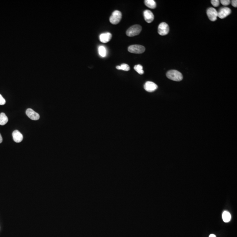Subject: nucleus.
Listing matches in <instances>:
<instances>
[{"label":"nucleus","instance_id":"21","mask_svg":"<svg viewBox=\"0 0 237 237\" xmlns=\"http://www.w3.org/2000/svg\"><path fill=\"white\" fill-rule=\"evenodd\" d=\"M6 103L5 99L0 94V105H4Z\"/></svg>","mask_w":237,"mask_h":237},{"label":"nucleus","instance_id":"3","mask_svg":"<svg viewBox=\"0 0 237 237\" xmlns=\"http://www.w3.org/2000/svg\"><path fill=\"white\" fill-rule=\"evenodd\" d=\"M122 13L120 11L115 10L113 12L109 18L110 22L113 24L116 25L119 24L122 18Z\"/></svg>","mask_w":237,"mask_h":237},{"label":"nucleus","instance_id":"14","mask_svg":"<svg viewBox=\"0 0 237 237\" xmlns=\"http://www.w3.org/2000/svg\"><path fill=\"white\" fill-rule=\"evenodd\" d=\"M145 4L147 7L151 9H155L156 7V4L154 0H145Z\"/></svg>","mask_w":237,"mask_h":237},{"label":"nucleus","instance_id":"7","mask_svg":"<svg viewBox=\"0 0 237 237\" xmlns=\"http://www.w3.org/2000/svg\"><path fill=\"white\" fill-rule=\"evenodd\" d=\"M206 14L210 21H215L218 17L217 11L214 8H210L207 9Z\"/></svg>","mask_w":237,"mask_h":237},{"label":"nucleus","instance_id":"8","mask_svg":"<svg viewBox=\"0 0 237 237\" xmlns=\"http://www.w3.org/2000/svg\"><path fill=\"white\" fill-rule=\"evenodd\" d=\"M145 89L149 92H152L158 88V86L152 82L147 81L144 85Z\"/></svg>","mask_w":237,"mask_h":237},{"label":"nucleus","instance_id":"1","mask_svg":"<svg viewBox=\"0 0 237 237\" xmlns=\"http://www.w3.org/2000/svg\"><path fill=\"white\" fill-rule=\"evenodd\" d=\"M166 77L168 79L175 81H180L183 78L182 73L176 70H170L167 72Z\"/></svg>","mask_w":237,"mask_h":237},{"label":"nucleus","instance_id":"10","mask_svg":"<svg viewBox=\"0 0 237 237\" xmlns=\"http://www.w3.org/2000/svg\"><path fill=\"white\" fill-rule=\"evenodd\" d=\"M143 14L145 20L147 22L150 24L154 20V16L151 11L146 10L143 12Z\"/></svg>","mask_w":237,"mask_h":237},{"label":"nucleus","instance_id":"9","mask_svg":"<svg viewBox=\"0 0 237 237\" xmlns=\"http://www.w3.org/2000/svg\"><path fill=\"white\" fill-rule=\"evenodd\" d=\"M26 114L29 118L33 120H38L40 119L39 114L35 112L32 109H27L26 111Z\"/></svg>","mask_w":237,"mask_h":237},{"label":"nucleus","instance_id":"2","mask_svg":"<svg viewBox=\"0 0 237 237\" xmlns=\"http://www.w3.org/2000/svg\"><path fill=\"white\" fill-rule=\"evenodd\" d=\"M142 30V27L139 25H135L130 27L126 32V34L130 37L139 35Z\"/></svg>","mask_w":237,"mask_h":237},{"label":"nucleus","instance_id":"17","mask_svg":"<svg viewBox=\"0 0 237 237\" xmlns=\"http://www.w3.org/2000/svg\"><path fill=\"white\" fill-rule=\"evenodd\" d=\"M116 69H119V70H123L125 71H128L130 70V66L126 64H123L120 66H118L116 67Z\"/></svg>","mask_w":237,"mask_h":237},{"label":"nucleus","instance_id":"23","mask_svg":"<svg viewBox=\"0 0 237 237\" xmlns=\"http://www.w3.org/2000/svg\"><path fill=\"white\" fill-rule=\"evenodd\" d=\"M3 141V139L2 137V136H1V133H0V144L2 143Z\"/></svg>","mask_w":237,"mask_h":237},{"label":"nucleus","instance_id":"24","mask_svg":"<svg viewBox=\"0 0 237 237\" xmlns=\"http://www.w3.org/2000/svg\"><path fill=\"white\" fill-rule=\"evenodd\" d=\"M209 237H216V236L215 235H214V234H211V235L209 236Z\"/></svg>","mask_w":237,"mask_h":237},{"label":"nucleus","instance_id":"22","mask_svg":"<svg viewBox=\"0 0 237 237\" xmlns=\"http://www.w3.org/2000/svg\"><path fill=\"white\" fill-rule=\"evenodd\" d=\"M231 4L235 8L237 7V0H233L231 1Z\"/></svg>","mask_w":237,"mask_h":237},{"label":"nucleus","instance_id":"16","mask_svg":"<svg viewBox=\"0 0 237 237\" xmlns=\"http://www.w3.org/2000/svg\"><path fill=\"white\" fill-rule=\"evenodd\" d=\"M99 53L101 57H105L107 53V51L105 47L103 46H100L99 47Z\"/></svg>","mask_w":237,"mask_h":237},{"label":"nucleus","instance_id":"19","mask_svg":"<svg viewBox=\"0 0 237 237\" xmlns=\"http://www.w3.org/2000/svg\"><path fill=\"white\" fill-rule=\"evenodd\" d=\"M211 2L212 5L215 7L219 6L220 5V1L218 0H212Z\"/></svg>","mask_w":237,"mask_h":237},{"label":"nucleus","instance_id":"20","mask_svg":"<svg viewBox=\"0 0 237 237\" xmlns=\"http://www.w3.org/2000/svg\"><path fill=\"white\" fill-rule=\"evenodd\" d=\"M220 2L224 6H227L231 3V1L229 0H221Z\"/></svg>","mask_w":237,"mask_h":237},{"label":"nucleus","instance_id":"13","mask_svg":"<svg viewBox=\"0 0 237 237\" xmlns=\"http://www.w3.org/2000/svg\"><path fill=\"white\" fill-rule=\"evenodd\" d=\"M231 214L229 212L224 211L222 214V219L224 222L227 223L231 220Z\"/></svg>","mask_w":237,"mask_h":237},{"label":"nucleus","instance_id":"6","mask_svg":"<svg viewBox=\"0 0 237 237\" xmlns=\"http://www.w3.org/2000/svg\"><path fill=\"white\" fill-rule=\"evenodd\" d=\"M218 17L221 19H223L231 14V10L230 8L227 7H223L220 8L219 11L217 12Z\"/></svg>","mask_w":237,"mask_h":237},{"label":"nucleus","instance_id":"5","mask_svg":"<svg viewBox=\"0 0 237 237\" xmlns=\"http://www.w3.org/2000/svg\"><path fill=\"white\" fill-rule=\"evenodd\" d=\"M170 31L169 25L166 22H162L158 26V32L159 35L165 36L167 35Z\"/></svg>","mask_w":237,"mask_h":237},{"label":"nucleus","instance_id":"4","mask_svg":"<svg viewBox=\"0 0 237 237\" xmlns=\"http://www.w3.org/2000/svg\"><path fill=\"white\" fill-rule=\"evenodd\" d=\"M128 50L129 52L131 53L140 54L145 52V48L143 46L135 44L129 46L128 48Z\"/></svg>","mask_w":237,"mask_h":237},{"label":"nucleus","instance_id":"18","mask_svg":"<svg viewBox=\"0 0 237 237\" xmlns=\"http://www.w3.org/2000/svg\"><path fill=\"white\" fill-rule=\"evenodd\" d=\"M134 70L140 75L144 74V70H143V66L141 65H135L134 67Z\"/></svg>","mask_w":237,"mask_h":237},{"label":"nucleus","instance_id":"15","mask_svg":"<svg viewBox=\"0 0 237 237\" xmlns=\"http://www.w3.org/2000/svg\"><path fill=\"white\" fill-rule=\"evenodd\" d=\"M8 117L5 113H1L0 114V125L4 126L8 123Z\"/></svg>","mask_w":237,"mask_h":237},{"label":"nucleus","instance_id":"12","mask_svg":"<svg viewBox=\"0 0 237 237\" xmlns=\"http://www.w3.org/2000/svg\"><path fill=\"white\" fill-rule=\"evenodd\" d=\"M112 38V35L110 32L103 33L100 35L99 39L100 41L103 43H108L109 41Z\"/></svg>","mask_w":237,"mask_h":237},{"label":"nucleus","instance_id":"11","mask_svg":"<svg viewBox=\"0 0 237 237\" xmlns=\"http://www.w3.org/2000/svg\"><path fill=\"white\" fill-rule=\"evenodd\" d=\"M12 137L15 142L16 143L21 142L24 138L22 134L18 130H15L13 131Z\"/></svg>","mask_w":237,"mask_h":237}]
</instances>
